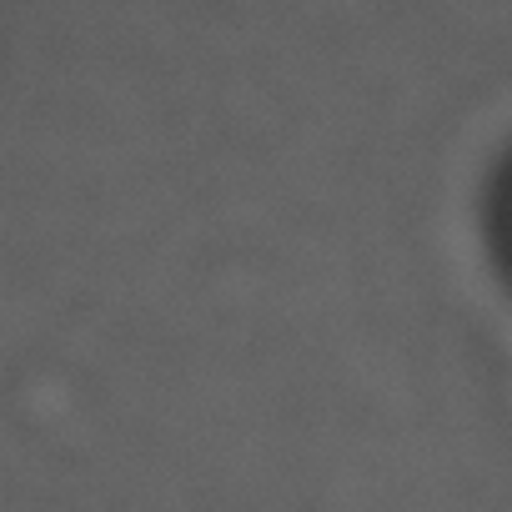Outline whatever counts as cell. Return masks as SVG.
I'll list each match as a JSON object with an SVG mask.
<instances>
[{
	"label": "cell",
	"mask_w": 512,
	"mask_h": 512,
	"mask_svg": "<svg viewBox=\"0 0 512 512\" xmlns=\"http://www.w3.org/2000/svg\"><path fill=\"white\" fill-rule=\"evenodd\" d=\"M502 236H507V251H512V191H507V206H502Z\"/></svg>",
	"instance_id": "6da1fadb"
}]
</instances>
